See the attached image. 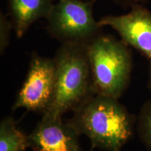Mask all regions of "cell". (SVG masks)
<instances>
[{"instance_id": "obj_11", "label": "cell", "mask_w": 151, "mask_h": 151, "mask_svg": "<svg viewBox=\"0 0 151 151\" xmlns=\"http://www.w3.org/2000/svg\"><path fill=\"white\" fill-rule=\"evenodd\" d=\"M14 29L12 21L9 20L8 16L0 12V52L1 55L4 52L9 45L11 29Z\"/></svg>"}, {"instance_id": "obj_12", "label": "cell", "mask_w": 151, "mask_h": 151, "mask_svg": "<svg viewBox=\"0 0 151 151\" xmlns=\"http://www.w3.org/2000/svg\"><path fill=\"white\" fill-rule=\"evenodd\" d=\"M148 87L151 90V65L150 68V77H149V83H148Z\"/></svg>"}, {"instance_id": "obj_2", "label": "cell", "mask_w": 151, "mask_h": 151, "mask_svg": "<svg viewBox=\"0 0 151 151\" xmlns=\"http://www.w3.org/2000/svg\"><path fill=\"white\" fill-rule=\"evenodd\" d=\"M87 46L64 43L58 49L53 58L55 63L53 93L43 114L62 117L68 111H75L96 94Z\"/></svg>"}, {"instance_id": "obj_6", "label": "cell", "mask_w": 151, "mask_h": 151, "mask_svg": "<svg viewBox=\"0 0 151 151\" xmlns=\"http://www.w3.org/2000/svg\"><path fill=\"white\" fill-rule=\"evenodd\" d=\"M101 27L109 26L116 31L125 44L129 45L151 60V13L136 6L127 14L100 18Z\"/></svg>"}, {"instance_id": "obj_8", "label": "cell", "mask_w": 151, "mask_h": 151, "mask_svg": "<svg viewBox=\"0 0 151 151\" xmlns=\"http://www.w3.org/2000/svg\"><path fill=\"white\" fill-rule=\"evenodd\" d=\"M9 16L17 37L21 38L34 22L46 18L53 0H8Z\"/></svg>"}, {"instance_id": "obj_3", "label": "cell", "mask_w": 151, "mask_h": 151, "mask_svg": "<svg viewBox=\"0 0 151 151\" xmlns=\"http://www.w3.org/2000/svg\"><path fill=\"white\" fill-rule=\"evenodd\" d=\"M95 94L119 99L129 83L131 52L124 42L100 35L87 46Z\"/></svg>"}, {"instance_id": "obj_4", "label": "cell", "mask_w": 151, "mask_h": 151, "mask_svg": "<svg viewBox=\"0 0 151 151\" xmlns=\"http://www.w3.org/2000/svg\"><path fill=\"white\" fill-rule=\"evenodd\" d=\"M94 1L59 0L46 17L47 30L62 43L88 45L101 35L99 22L94 19Z\"/></svg>"}, {"instance_id": "obj_13", "label": "cell", "mask_w": 151, "mask_h": 151, "mask_svg": "<svg viewBox=\"0 0 151 151\" xmlns=\"http://www.w3.org/2000/svg\"><path fill=\"white\" fill-rule=\"evenodd\" d=\"M132 1H135V2H143L144 0H132Z\"/></svg>"}, {"instance_id": "obj_1", "label": "cell", "mask_w": 151, "mask_h": 151, "mask_svg": "<svg viewBox=\"0 0 151 151\" xmlns=\"http://www.w3.org/2000/svg\"><path fill=\"white\" fill-rule=\"evenodd\" d=\"M73 112L69 122L94 147L120 151L133 134L135 119L118 99L96 94Z\"/></svg>"}, {"instance_id": "obj_10", "label": "cell", "mask_w": 151, "mask_h": 151, "mask_svg": "<svg viewBox=\"0 0 151 151\" xmlns=\"http://www.w3.org/2000/svg\"><path fill=\"white\" fill-rule=\"evenodd\" d=\"M137 129L141 140L151 150V100L143 105L138 117Z\"/></svg>"}, {"instance_id": "obj_5", "label": "cell", "mask_w": 151, "mask_h": 151, "mask_svg": "<svg viewBox=\"0 0 151 151\" xmlns=\"http://www.w3.org/2000/svg\"><path fill=\"white\" fill-rule=\"evenodd\" d=\"M55 73L54 58L33 52L29 70L18 92L13 109L23 108L43 114L48 108L53 93Z\"/></svg>"}, {"instance_id": "obj_7", "label": "cell", "mask_w": 151, "mask_h": 151, "mask_svg": "<svg viewBox=\"0 0 151 151\" xmlns=\"http://www.w3.org/2000/svg\"><path fill=\"white\" fill-rule=\"evenodd\" d=\"M80 135L70 122L62 121V117L43 114L28 140L34 151H79Z\"/></svg>"}, {"instance_id": "obj_9", "label": "cell", "mask_w": 151, "mask_h": 151, "mask_svg": "<svg viewBox=\"0 0 151 151\" xmlns=\"http://www.w3.org/2000/svg\"><path fill=\"white\" fill-rule=\"evenodd\" d=\"M29 147L28 136L17 128L14 119L4 118L0 123V151H26Z\"/></svg>"}]
</instances>
